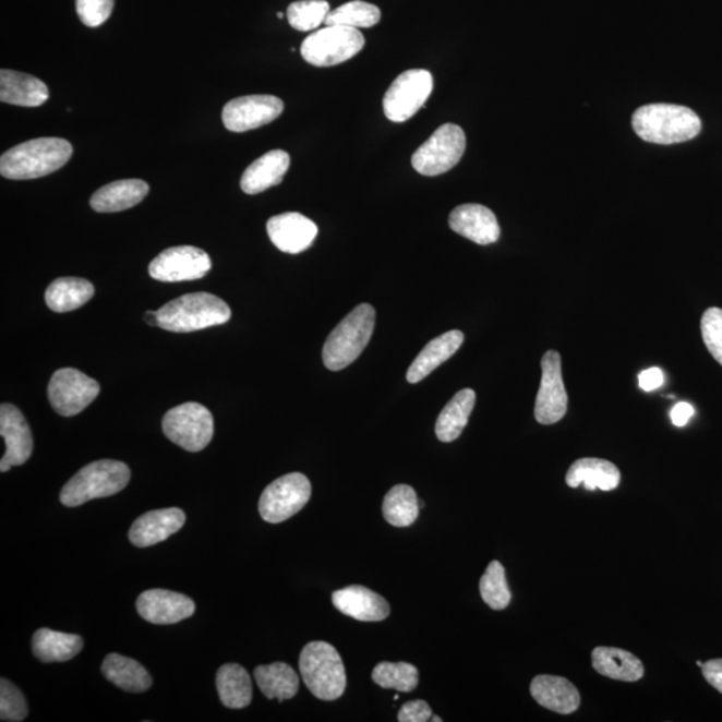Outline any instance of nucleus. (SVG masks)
Masks as SVG:
<instances>
[{
  "label": "nucleus",
  "mask_w": 722,
  "mask_h": 722,
  "mask_svg": "<svg viewBox=\"0 0 722 722\" xmlns=\"http://www.w3.org/2000/svg\"><path fill=\"white\" fill-rule=\"evenodd\" d=\"M701 669L703 678L722 694V659L710 660Z\"/></svg>",
  "instance_id": "45"
},
{
  "label": "nucleus",
  "mask_w": 722,
  "mask_h": 722,
  "mask_svg": "<svg viewBox=\"0 0 722 722\" xmlns=\"http://www.w3.org/2000/svg\"><path fill=\"white\" fill-rule=\"evenodd\" d=\"M476 400V393L470 388H466L459 390L448 401L436 420L435 432L437 440L445 443L458 440L461 432L466 429L467 423H469Z\"/></svg>",
  "instance_id": "32"
},
{
  "label": "nucleus",
  "mask_w": 722,
  "mask_h": 722,
  "mask_svg": "<svg viewBox=\"0 0 722 722\" xmlns=\"http://www.w3.org/2000/svg\"><path fill=\"white\" fill-rule=\"evenodd\" d=\"M375 323L374 306L361 304L354 308L325 341L324 365L330 371H340L352 364L369 346L372 334H374Z\"/></svg>",
  "instance_id": "4"
},
{
  "label": "nucleus",
  "mask_w": 722,
  "mask_h": 722,
  "mask_svg": "<svg viewBox=\"0 0 722 722\" xmlns=\"http://www.w3.org/2000/svg\"><path fill=\"white\" fill-rule=\"evenodd\" d=\"M329 13L327 0H299L289 5L287 17L294 29L312 32L323 25Z\"/></svg>",
  "instance_id": "39"
},
{
  "label": "nucleus",
  "mask_w": 722,
  "mask_h": 722,
  "mask_svg": "<svg viewBox=\"0 0 722 722\" xmlns=\"http://www.w3.org/2000/svg\"><path fill=\"white\" fill-rule=\"evenodd\" d=\"M542 381L536 401L538 423L550 425L558 423L567 412V393L562 377L561 354L547 351L541 361Z\"/></svg>",
  "instance_id": "14"
},
{
  "label": "nucleus",
  "mask_w": 722,
  "mask_h": 722,
  "mask_svg": "<svg viewBox=\"0 0 722 722\" xmlns=\"http://www.w3.org/2000/svg\"><path fill=\"white\" fill-rule=\"evenodd\" d=\"M73 156V146L63 139L45 137L11 147L0 158V175L9 180H34L56 173Z\"/></svg>",
  "instance_id": "1"
},
{
  "label": "nucleus",
  "mask_w": 722,
  "mask_h": 722,
  "mask_svg": "<svg viewBox=\"0 0 722 722\" xmlns=\"http://www.w3.org/2000/svg\"><path fill=\"white\" fill-rule=\"evenodd\" d=\"M333 602L337 611L363 623H378L390 612L388 602L364 586L353 585L335 591Z\"/></svg>",
  "instance_id": "21"
},
{
  "label": "nucleus",
  "mask_w": 722,
  "mask_h": 722,
  "mask_svg": "<svg viewBox=\"0 0 722 722\" xmlns=\"http://www.w3.org/2000/svg\"><path fill=\"white\" fill-rule=\"evenodd\" d=\"M431 721H434V722H442L443 720L440 719V718H437V715H432Z\"/></svg>",
  "instance_id": "48"
},
{
  "label": "nucleus",
  "mask_w": 722,
  "mask_h": 722,
  "mask_svg": "<svg viewBox=\"0 0 722 722\" xmlns=\"http://www.w3.org/2000/svg\"><path fill=\"white\" fill-rule=\"evenodd\" d=\"M695 416V408L689 404H678L674 406L671 412V419L676 428H684L688 424L691 417Z\"/></svg>",
  "instance_id": "46"
},
{
  "label": "nucleus",
  "mask_w": 722,
  "mask_h": 722,
  "mask_svg": "<svg viewBox=\"0 0 722 722\" xmlns=\"http://www.w3.org/2000/svg\"><path fill=\"white\" fill-rule=\"evenodd\" d=\"M266 232L277 250L289 254L304 252L315 241L318 228L310 218L300 213H282L269 218Z\"/></svg>",
  "instance_id": "18"
},
{
  "label": "nucleus",
  "mask_w": 722,
  "mask_h": 722,
  "mask_svg": "<svg viewBox=\"0 0 722 722\" xmlns=\"http://www.w3.org/2000/svg\"><path fill=\"white\" fill-rule=\"evenodd\" d=\"M100 387L97 381L79 370L62 369L55 372L47 388L49 400L62 417H75L97 399Z\"/></svg>",
  "instance_id": "12"
},
{
  "label": "nucleus",
  "mask_w": 722,
  "mask_h": 722,
  "mask_svg": "<svg viewBox=\"0 0 722 722\" xmlns=\"http://www.w3.org/2000/svg\"><path fill=\"white\" fill-rule=\"evenodd\" d=\"M382 20L381 10L377 5L353 0L330 11L325 20V26H346L353 28H370L377 25Z\"/></svg>",
  "instance_id": "36"
},
{
  "label": "nucleus",
  "mask_w": 722,
  "mask_h": 722,
  "mask_svg": "<svg viewBox=\"0 0 722 722\" xmlns=\"http://www.w3.org/2000/svg\"><path fill=\"white\" fill-rule=\"evenodd\" d=\"M209 254L195 246H175L159 253L149 265V275L163 282L198 280L209 274Z\"/></svg>",
  "instance_id": "13"
},
{
  "label": "nucleus",
  "mask_w": 722,
  "mask_h": 722,
  "mask_svg": "<svg viewBox=\"0 0 722 722\" xmlns=\"http://www.w3.org/2000/svg\"><path fill=\"white\" fill-rule=\"evenodd\" d=\"M530 691L541 707L559 714H571L581 703L578 689L564 677L537 676L531 681Z\"/></svg>",
  "instance_id": "22"
},
{
  "label": "nucleus",
  "mask_w": 722,
  "mask_h": 722,
  "mask_svg": "<svg viewBox=\"0 0 722 722\" xmlns=\"http://www.w3.org/2000/svg\"><path fill=\"white\" fill-rule=\"evenodd\" d=\"M299 667L306 688L320 700L335 701L346 691L347 676L339 652L323 641L306 645Z\"/></svg>",
  "instance_id": "6"
},
{
  "label": "nucleus",
  "mask_w": 722,
  "mask_h": 722,
  "mask_svg": "<svg viewBox=\"0 0 722 722\" xmlns=\"http://www.w3.org/2000/svg\"><path fill=\"white\" fill-rule=\"evenodd\" d=\"M593 667L602 676L624 681V683H636L643 677L642 662L635 654L617 648L600 647L591 654Z\"/></svg>",
  "instance_id": "29"
},
{
  "label": "nucleus",
  "mask_w": 722,
  "mask_h": 722,
  "mask_svg": "<svg viewBox=\"0 0 722 722\" xmlns=\"http://www.w3.org/2000/svg\"><path fill=\"white\" fill-rule=\"evenodd\" d=\"M137 612L147 623L173 625L191 618L195 612L192 598L164 589L146 590L139 597Z\"/></svg>",
  "instance_id": "17"
},
{
  "label": "nucleus",
  "mask_w": 722,
  "mask_h": 722,
  "mask_svg": "<svg viewBox=\"0 0 722 722\" xmlns=\"http://www.w3.org/2000/svg\"><path fill=\"white\" fill-rule=\"evenodd\" d=\"M284 103L275 96H246L229 100L222 110V122L229 132L245 133L268 125L281 116Z\"/></svg>",
  "instance_id": "15"
},
{
  "label": "nucleus",
  "mask_w": 722,
  "mask_h": 722,
  "mask_svg": "<svg viewBox=\"0 0 722 722\" xmlns=\"http://www.w3.org/2000/svg\"><path fill=\"white\" fill-rule=\"evenodd\" d=\"M32 648L34 655L45 664L67 662L81 653L84 639L43 627L34 633Z\"/></svg>",
  "instance_id": "28"
},
{
  "label": "nucleus",
  "mask_w": 722,
  "mask_h": 722,
  "mask_svg": "<svg viewBox=\"0 0 722 722\" xmlns=\"http://www.w3.org/2000/svg\"><path fill=\"white\" fill-rule=\"evenodd\" d=\"M311 493L310 479L300 472L288 473L264 490L258 502L260 515L265 522L281 524L303 510Z\"/></svg>",
  "instance_id": "11"
},
{
  "label": "nucleus",
  "mask_w": 722,
  "mask_h": 722,
  "mask_svg": "<svg viewBox=\"0 0 722 722\" xmlns=\"http://www.w3.org/2000/svg\"><path fill=\"white\" fill-rule=\"evenodd\" d=\"M466 151L464 129L446 123L413 153L411 163L418 173L435 177L457 167Z\"/></svg>",
  "instance_id": "9"
},
{
  "label": "nucleus",
  "mask_w": 722,
  "mask_h": 722,
  "mask_svg": "<svg viewBox=\"0 0 722 722\" xmlns=\"http://www.w3.org/2000/svg\"><path fill=\"white\" fill-rule=\"evenodd\" d=\"M130 469L122 461L104 459L93 461L64 484L59 500L63 506L76 507L98 498L120 493L128 486Z\"/></svg>",
  "instance_id": "5"
},
{
  "label": "nucleus",
  "mask_w": 722,
  "mask_h": 722,
  "mask_svg": "<svg viewBox=\"0 0 722 722\" xmlns=\"http://www.w3.org/2000/svg\"><path fill=\"white\" fill-rule=\"evenodd\" d=\"M76 13L87 27H98L109 20L115 0H75Z\"/></svg>",
  "instance_id": "42"
},
{
  "label": "nucleus",
  "mask_w": 722,
  "mask_h": 722,
  "mask_svg": "<svg viewBox=\"0 0 722 722\" xmlns=\"http://www.w3.org/2000/svg\"><path fill=\"white\" fill-rule=\"evenodd\" d=\"M479 590L483 601L494 611H503L510 605L512 593L508 588L505 567L500 561H493L481 578Z\"/></svg>",
  "instance_id": "38"
},
{
  "label": "nucleus",
  "mask_w": 722,
  "mask_h": 722,
  "mask_svg": "<svg viewBox=\"0 0 722 722\" xmlns=\"http://www.w3.org/2000/svg\"><path fill=\"white\" fill-rule=\"evenodd\" d=\"M100 669H103L106 679H109L118 688L132 691V694H142V691L151 689L153 684L149 672L140 662L125 655L109 654L104 660Z\"/></svg>",
  "instance_id": "30"
},
{
  "label": "nucleus",
  "mask_w": 722,
  "mask_h": 722,
  "mask_svg": "<svg viewBox=\"0 0 722 722\" xmlns=\"http://www.w3.org/2000/svg\"><path fill=\"white\" fill-rule=\"evenodd\" d=\"M291 165V157L284 151H272L250 165L241 177V189L246 194H258L280 185Z\"/></svg>",
  "instance_id": "23"
},
{
  "label": "nucleus",
  "mask_w": 722,
  "mask_h": 722,
  "mask_svg": "<svg viewBox=\"0 0 722 722\" xmlns=\"http://www.w3.org/2000/svg\"><path fill=\"white\" fill-rule=\"evenodd\" d=\"M25 696L9 679H0V720L20 722L27 718Z\"/></svg>",
  "instance_id": "40"
},
{
  "label": "nucleus",
  "mask_w": 722,
  "mask_h": 722,
  "mask_svg": "<svg viewBox=\"0 0 722 722\" xmlns=\"http://www.w3.org/2000/svg\"><path fill=\"white\" fill-rule=\"evenodd\" d=\"M254 678L269 700H291L299 691L300 678L286 662L257 666L254 669Z\"/></svg>",
  "instance_id": "33"
},
{
  "label": "nucleus",
  "mask_w": 722,
  "mask_h": 722,
  "mask_svg": "<svg viewBox=\"0 0 722 722\" xmlns=\"http://www.w3.org/2000/svg\"><path fill=\"white\" fill-rule=\"evenodd\" d=\"M621 472L612 461L598 458H583L574 461L566 473L567 486L586 490L612 491L619 486Z\"/></svg>",
  "instance_id": "26"
},
{
  "label": "nucleus",
  "mask_w": 722,
  "mask_h": 722,
  "mask_svg": "<svg viewBox=\"0 0 722 722\" xmlns=\"http://www.w3.org/2000/svg\"><path fill=\"white\" fill-rule=\"evenodd\" d=\"M185 520V513L177 507L147 512L134 520L129 531V540L137 547L154 546L180 531Z\"/></svg>",
  "instance_id": "20"
},
{
  "label": "nucleus",
  "mask_w": 722,
  "mask_h": 722,
  "mask_svg": "<svg viewBox=\"0 0 722 722\" xmlns=\"http://www.w3.org/2000/svg\"><path fill=\"white\" fill-rule=\"evenodd\" d=\"M419 500L411 486L398 484L390 489L383 502V515L395 528H407L416 522L419 515Z\"/></svg>",
  "instance_id": "35"
},
{
  "label": "nucleus",
  "mask_w": 722,
  "mask_h": 722,
  "mask_svg": "<svg viewBox=\"0 0 722 722\" xmlns=\"http://www.w3.org/2000/svg\"><path fill=\"white\" fill-rule=\"evenodd\" d=\"M697 665H698V666H700V667H702V666H703V664H702V662H701V661H697Z\"/></svg>",
  "instance_id": "49"
},
{
  "label": "nucleus",
  "mask_w": 722,
  "mask_h": 722,
  "mask_svg": "<svg viewBox=\"0 0 722 722\" xmlns=\"http://www.w3.org/2000/svg\"><path fill=\"white\" fill-rule=\"evenodd\" d=\"M372 679L384 689H395L398 691H412L419 684L418 669L407 662H381L372 672Z\"/></svg>",
  "instance_id": "37"
},
{
  "label": "nucleus",
  "mask_w": 722,
  "mask_h": 722,
  "mask_svg": "<svg viewBox=\"0 0 722 722\" xmlns=\"http://www.w3.org/2000/svg\"><path fill=\"white\" fill-rule=\"evenodd\" d=\"M0 435L5 442L0 471L8 472L11 467L25 465L32 457L34 441L32 430L20 408L9 404L0 407Z\"/></svg>",
  "instance_id": "16"
},
{
  "label": "nucleus",
  "mask_w": 722,
  "mask_h": 722,
  "mask_svg": "<svg viewBox=\"0 0 722 722\" xmlns=\"http://www.w3.org/2000/svg\"><path fill=\"white\" fill-rule=\"evenodd\" d=\"M448 224L455 233L479 245L494 244L501 237L500 224L494 212L483 205L458 206L449 215Z\"/></svg>",
  "instance_id": "19"
},
{
  "label": "nucleus",
  "mask_w": 722,
  "mask_h": 722,
  "mask_svg": "<svg viewBox=\"0 0 722 722\" xmlns=\"http://www.w3.org/2000/svg\"><path fill=\"white\" fill-rule=\"evenodd\" d=\"M432 88H434V79L430 71L423 69L405 71L393 82L384 96V115L396 123L410 120L428 103Z\"/></svg>",
  "instance_id": "10"
},
{
  "label": "nucleus",
  "mask_w": 722,
  "mask_h": 722,
  "mask_svg": "<svg viewBox=\"0 0 722 722\" xmlns=\"http://www.w3.org/2000/svg\"><path fill=\"white\" fill-rule=\"evenodd\" d=\"M277 16L280 17V20L284 17L282 13H278Z\"/></svg>",
  "instance_id": "50"
},
{
  "label": "nucleus",
  "mask_w": 722,
  "mask_h": 722,
  "mask_svg": "<svg viewBox=\"0 0 722 722\" xmlns=\"http://www.w3.org/2000/svg\"><path fill=\"white\" fill-rule=\"evenodd\" d=\"M631 125L639 139L659 145L690 141L701 132V120L685 106L652 104L636 110Z\"/></svg>",
  "instance_id": "2"
},
{
  "label": "nucleus",
  "mask_w": 722,
  "mask_h": 722,
  "mask_svg": "<svg viewBox=\"0 0 722 722\" xmlns=\"http://www.w3.org/2000/svg\"><path fill=\"white\" fill-rule=\"evenodd\" d=\"M94 296V286L81 277H61L46 289V304L58 313L71 312L84 306Z\"/></svg>",
  "instance_id": "31"
},
{
  "label": "nucleus",
  "mask_w": 722,
  "mask_h": 722,
  "mask_svg": "<svg viewBox=\"0 0 722 722\" xmlns=\"http://www.w3.org/2000/svg\"><path fill=\"white\" fill-rule=\"evenodd\" d=\"M365 45L360 29L346 26H327L317 29L301 45V56L317 68L336 67L358 56Z\"/></svg>",
  "instance_id": "7"
},
{
  "label": "nucleus",
  "mask_w": 722,
  "mask_h": 722,
  "mask_svg": "<svg viewBox=\"0 0 722 722\" xmlns=\"http://www.w3.org/2000/svg\"><path fill=\"white\" fill-rule=\"evenodd\" d=\"M145 322L151 325V327H158V315L157 311H147L145 313Z\"/></svg>",
  "instance_id": "47"
},
{
  "label": "nucleus",
  "mask_w": 722,
  "mask_h": 722,
  "mask_svg": "<svg viewBox=\"0 0 722 722\" xmlns=\"http://www.w3.org/2000/svg\"><path fill=\"white\" fill-rule=\"evenodd\" d=\"M216 685L224 707L244 709L252 702V679L246 669L240 665L227 664L218 669Z\"/></svg>",
  "instance_id": "34"
},
{
  "label": "nucleus",
  "mask_w": 722,
  "mask_h": 722,
  "mask_svg": "<svg viewBox=\"0 0 722 722\" xmlns=\"http://www.w3.org/2000/svg\"><path fill=\"white\" fill-rule=\"evenodd\" d=\"M701 334L708 351L722 365V310L709 308L701 318Z\"/></svg>",
  "instance_id": "41"
},
{
  "label": "nucleus",
  "mask_w": 722,
  "mask_h": 722,
  "mask_svg": "<svg viewBox=\"0 0 722 722\" xmlns=\"http://www.w3.org/2000/svg\"><path fill=\"white\" fill-rule=\"evenodd\" d=\"M432 718V710L423 700L410 701L401 707L398 720L400 722H428Z\"/></svg>",
  "instance_id": "43"
},
{
  "label": "nucleus",
  "mask_w": 722,
  "mask_h": 722,
  "mask_svg": "<svg viewBox=\"0 0 722 722\" xmlns=\"http://www.w3.org/2000/svg\"><path fill=\"white\" fill-rule=\"evenodd\" d=\"M147 194H149V185L145 181L137 179L116 181L99 188L92 195L91 206L98 213L128 210L142 203Z\"/></svg>",
  "instance_id": "27"
},
{
  "label": "nucleus",
  "mask_w": 722,
  "mask_h": 722,
  "mask_svg": "<svg viewBox=\"0 0 722 722\" xmlns=\"http://www.w3.org/2000/svg\"><path fill=\"white\" fill-rule=\"evenodd\" d=\"M158 327L169 333L188 334L228 323L232 311L215 294H183L157 311Z\"/></svg>",
  "instance_id": "3"
},
{
  "label": "nucleus",
  "mask_w": 722,
  "mask_h": 722,
  "mask_svg": "<svg viewBox=\"0 0 722 722\" xmlns=\"http://www.w3.org/2000/svg\"><path fill=\"white\" fill-rule=\"evenodd\" d=\"M638 381L639 387H641L645 393H652V390L659 389L662 384H664V372L660 369H649L639 374Z\"/></svg>",
  "instance_id": "44"
},
{
  "label": "nucleus",
  "mask_w": 722,
  "mask_h": 722,
  "mask_svg": "<svg viewBox=\"0 0 722 722\" xmlns=\"http://www.w3.org/2000/svg\"><path fill=\"white\" fill-rule=\"evenodd\" d=\"M49 98V87L35 76L8 69L0 71V100L3 104L37 108Z\"/></svg>",
  "instance_id": "24"
},
{
  "label": "nucleus",
  "mask_w": 722,
  "mask_h": 722,
  "mask_svg": "<svg viewBox=\"0 0 722 722\" xmlns=\"http://www.w3.org/2000/svg\"><path fill=\"white\" fill-rule=\"evenodd\" d=\"M465 335L460 330H449L436 339L431 340L428 346L422 349L410 369L407 371V382L417 384L428 377L431 372H434L437 366L442 365L449 358L457 353L458 349L464 345Z\"/></svg>",
  "instance_id": "25"
},
{
  "label": "nucleus",
  "mask_w": 722,
  "mask_h": 722,
  "mask_svg": "<svg viewBox=\"0 0 722 722\" xmlns=\"http://www.w3.org/2000/svg\"><path fill=\"white\" fill-rule=\"evenodd\" d=\"M163 430L177 446L189 453H198L212 442L215 420L203 405L183 404L165 413Z\"/></svg>",
  "instance_id": "8"
}]
</instances>
